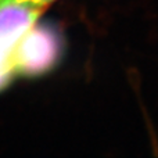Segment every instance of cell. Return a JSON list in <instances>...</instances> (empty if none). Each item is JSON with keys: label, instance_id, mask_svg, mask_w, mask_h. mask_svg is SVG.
Listing matches in <instances>:
<instances>
[{"label": "cell", "instance_id": "6da1fadb", "mask_svg": "<svg viewBox=\"0 0 158 158\" xmlns=\"http://www.w3.org/2000/svg\"><path fill=\"white\" fill-rule=\"evenodd\" d=\"M43 13L27 4L0 7V92L18 79L47 75L61 63L63 38L40 22Z\"/></svg>", "mask_w": 158, "mask_h": 158}, {"label": "cell", "instance_id": "7a4b0ae2", "mask_svg": "<svg viewBox=\"0 0 158 158\" xmlns=\"http://www.w3.org/2000/svg\"><path fill=\"white\" fill-rule=\"evenodd\" d=\"M56 2L57 0H0V7L6 4H27V6H32V7L46 11Z\"/></svg>", "mask_w": 158, "mask_h": 158}]
</instances>
